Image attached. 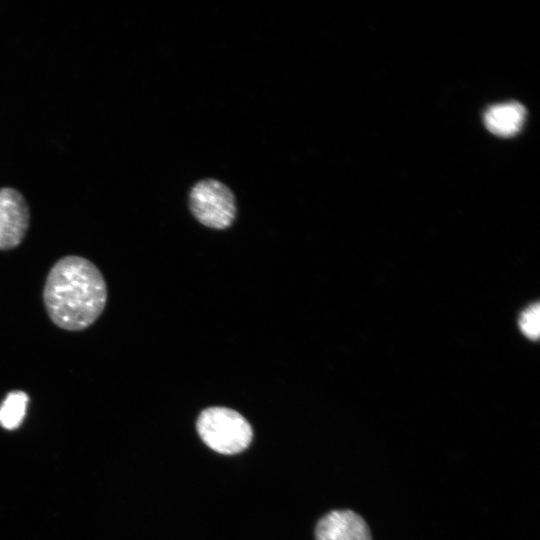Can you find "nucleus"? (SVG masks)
<instances>
[{
  "label": "nucleus",
  "instance_id": "f257e3e1",
  "mask_svg": "<svg viewBox=\"0 0 540 540\" xmlns=\"http://www.w3.org/2000/svg\"><path fill=\"white\" fill-rule=\"evenodd\" d=\"M108 290L98 267L87 258L68 255L51 267L43 288L50 320L67 331H82L105 309Z\"/></svg>",
  "mask_w": 540,
  "mask_h": 540
},
{
  "label": "nucleus",
  "instance_id": "f03ea898",
  "mask_svg": "<svg viewBox=\"0 0 540 540\" xmlns=\"http://www.w3.org/2000/svg\"><path fill=\"white\" fill-rule=\"evenodd\" d=\"M202 441L222 454H236L248 447L253 432L249 422L237 411L226 407L203 410L196 423Z\"/></svg>",
  "mask_w": 540,
  "mask_h": 540
},
{
  "label": "nucleus",
  "instance_id": "7ed1b4c3",
  "mask_svg": "<svg viewBox=\"0 0 540 540\" xmlns=\"http://www.w3.org/2000/svg\"><path fill=\"white\" fill-rule=\"evenodd\" d=\"M189 207L204 226L226 229L235 220L236 203L231 189L216 179L198 181L190 190Z\"/></svg>",
  "mask_w": 540,
  "mask_h": 540
},
{
  "label": "nucleus",
  "instance_id": "20e7f679",
  "mask_svg": "<svg viewBox=\"0 0 540 540\" xmlns=\"http://www.w3.org/2000/svg\"><path fill=\"white\" fill-rule=\"evenodd\" d=\"M29 220V208L23 195L14 188H0V250H11L21 244Z\"/></svg>",
  "mask_w": 540,
  "mask_h": 540
},
{
  "label": "nucleus",
  "instance_id": "39448f33",
  "mask_svg": "<svg viewBox=\"0 0 540 540\" xmlns=\"http://www.w3.org/2000/svg\"><path fill=\"white\" fill-rule=\"evenodd\" d=\"M316 540H372L365 520L351 510H334L317 523Z\"/></svg>",
  "mask_w": 540,
  "mask_h": 540
},
{
  "label": "nucleus",
  "instance_id": "423d86ee",
  "mask_svg": "<svg viewBox=\"0 0 540 540\" xmlns=\"http://www.w3.org/2000/svg\"><path fill=\"white\" fill-rule=\"evenodd\" d=\"M526 110L518 102H507L489 107L484 114L487 129L502 137L517 134L525 120Z\"/></svg>",
  "mask_w": 540,
  "mask_h": 540
},
{
  "label": "nucleus",
  "instance_id": "0eeeda50",
  "mask_svg": "<svg viewBox=\"0 0 540 540\" xmlns=\"http://www.w3.org/2000/svg\"><path fill=\"white\" fill-rule=\"evenodd\" d=\"M28 402L24 391L9 392L0 405V425L7 430L18 428L26 415Z\"/></svg>",
  "mask_w": 540,
  "mask_h": 540
},
{
  "label": "nucleus",
  "instance_id": "6e6552de",
  "mask_svg": "<svg viewBox=\"0 0 540 540\" xmlns=\"http://www.w3.org/2000/svg\"><path fill=\"white\" fill-rule=\"evenodd\" d=\"M519 327L529 339L535 340L540 334V308L538 303L529 305L519 317Z\"/></svg>",
  "mask_w": 540,
  "mask_h": 540
}]
</instances>
